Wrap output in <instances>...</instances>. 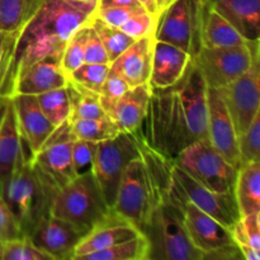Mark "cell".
Returning <instances> with one entry per match:
<instances>
[{
    "instance_id": "6da1fadb",
    "label": "cell",
    "mask_w": 260,
    "mask_h": 260,
    "mask_svg": "<svg viewBox=\"0 0 260 260\" xmlns=\"http://www.w3.org/2000/svg\"><path fill=\"white\" fill-rule=\"evenodd\" d=\"M207 85L190 62L184 75L167 89H152L139 134L168 159L193 142L207 139Z\"/></svg>"
},
{
    "instance_id": "7a4b0ae2",
    "label": "cell",
    "mask_w": 260,
    "mask_h": 260,
    "mask_svg": "<svg viewBox=\"0 0 260 260\" xmlns=\"http://www.w3.org/2000/svg\"><path fill=\"white\" fill-rule=\"evenodd\" d=\"M98 7V0H40L17 33L14 81L32 63L61 57L68 41L93 22Z\"/></svg>"
},
{
    "instance_id": "3957f363",
    "label": "cell",
    "mask_w": 260,
    "mask_h": 260,
    "mask_svg": "<svg viewBox=\"0 0 260 260\" xmlns=\"http://www.w3.org/2000/svg\"><path fill=\"white\" fill-rule=\"evenodd\" d=\"M140 156L132 159L122 173L112 208L144 231L152 211L167 197L172 183L173 160L144 141L137 132Z\"/></svg>"
},
{
    "instance_id": "277c9868",
    "label": "cell",
    "mask_w": 260,
    "mask_h": 260,
    "mask_svg": "<svg viewBox=\"0 0 260 260\" xmlns=\"http://www.w3.org/2000/svg\"><path fill=\"white\" fill-rule=\"evenodd\" d=\"M0 194L12 211L23 236H29L38 222L50 215L56 190L35 169L24 141L12 174L0 188Z\"/></svg>"
},
{
    "instance_id": "5b68a950",
    "label": "cell",
    "mask_w": 260,
    "mask_h": 260,
    "mask_svg": "<svg viewBox=\"0 0 260 260\" xmlns=\"http://www.w3.org/2000/svg\"><path fill=\"white\" fill-rule=\"evenodd\" d=\"M168 200L177 206L183 225L190 240L208 259H244L234 243L230 229L193 205L173 180L168 189Z\"/></svg>"
},
{
    "instance_id": "8992f818",
    "label": "cell",
    "mask_w": 260,
    "mask_h": 260,
    "mask_svg": "<svg viewBox=\"0 0 260 260\" xmlns=\"http://www.w3.org/2000/svg\"><path fill=\"white\" fill-rule=\"evenodd\" d=\"M142 234L149 241V260H206L190 240L177 206L165 197L152 211Z\"/></svg>"
},
{
    "instance_id": "52a82bcc",
    "label": "cell",
    "mask_w": 260,
    "mask_h": 260,
    "mask_svg": "<svg viewBox=\"0 0 260 260\" xmlns=\"http://www.w3.org/2000/svg\"><path fill=\"white\" fill-rule=\"evenodd\" d=\"M111 210L91 172L76 175L56 192L50 215L73 223L88 233Z\"/></svg>"
},
{
    "instance_id": "ba28073f",
    "label": "cell",
    "mask_w": 260,
    "mask_h": 260,
    "mask_svg": "<svg viewBox=\"0 0 260 260\" xmlns=\"http://www.w3.org/2000/svg\"><path fill=\"white\" fill-rule=\"evenodd\" d=\"M173 162L208 189L218 193H234L238 169L207 139L193 142L183 149Z\"/></svg>"
},
{
    "instance_id": "9c48e42d",
    "label": "cell",
    "mask_w": 260,
    "mask_h": 260,
    "mask_svg": "<svg viewBox=\"0 0 260 260\" xmlns=\"http://www.w3.org/2000/svg\"><path fill=\"white\" fill-rule=\"evenodd\" d=\"M202 0H174L159 14L154 38L170 43L194 57L202 48Z\"/></svg>"
},
{
    "instance_id": "30bf717a",
    "label": "cell",
    "mask_w": 260,
    "mask_h": 260,
    "mask_svg": "<svg viewBox=\"0 0 260 260\" xmlns=\"http://www.w3.org/2000/svg\"><path fill=\"white\" fill-rule=\"evenodd\" d=\"M259 57V41H254L235 47H202L192 61L207 88L221 89L240 78Z\"/></svg>"
},
{
    "instance_id": "8fae6325",
    "label": "cell",
    "mask_w": 260,
    "mask_h": 260,
    "mask_svg": "<svg viewBox=\"0 0 260 260\" xmlns=\"http://www.w3.org/2000/svg\"><path fill=\"white\" fill-rule=\"evenodd\" d=\"M140 156V145L136 134L119 132L117 136L98 142L91 173L95 177L103 197L109 207H113L126 165Z\"/></svg>"
},
{
    "instance_id": "7c38bea8",
    "label": "cell",
    "mask_w": 260,
    "mask_h": 260,
    "mask_svg": "<svg viewBox=\"0 0 260 260\" xmlns=\"http://www.w3.org/2000/svg\"><path fill=\"white\" fill-rule=\"evenodd\" d=\"M69 121L55 128L42 147L30 155V161L40 177L57 192L76 177L73 165V142Z\"/></svg>"
},
{
    "instance_id": "4fadbf2b",
    "label": "cell",
    "mask_w": 260,
    "mask_h": 260,
    "mask_svg": "<svg viewBox=\"0 0 260 260\" xmlns=\"http://www.w3.org/2000/svg\"><path fill=\"white\" fill-rule=\"evenodd\" d=\"M260 63L254 61L246 73L218 89L235 124L238 136L245 132L260 113Z\"/></svg>"
},
{
    "instance_id": "5bb4252c",
    "label": "cell",
    "mask_w": 260,
    "mask_h": 260,
    "mask_svg": "<svg viewBox=\"0 0 260 260\" xmlns=\"http://www.w3.org/2000/svg\"><path fill=\"white\" fill-rule=\"evenodd\" d=\"M172 177L183 194L193 205L197 206L200 210L210 215L228 229L233 228L236 221L241 217L234 193H218L208 189L192 177H189L187 173L179 169L174 162H173Z\"/></svg>"
},
{
    "instance_id": "9a60e30c",
    "label": "cell",
    "mask_w": 260,
    "mask_h": 260,
    "mask_svg": "<svg viewBox=\"0 0 260 260\" xmlns=\"http://www.w3.org/2000/svg\"><path fill=\"white\" fill-rule=\"evenodd\" d=\"M207 140L236 169L241 167L235 124L218 89L212 88L207 89Z\"/></svg>"
},
{
    "instance_id": "2e32d148",
    "label": "cell",
    "mask_w": 260,
    "mask_h": 260,
    "mask_svg": "<svg viewBox=\"0 0 260 260\" xmlns=\"http://www.w3.org/2000/svg\"><path fill=\"white\" fill-rule=\"evenodd\" d=\"M141 235L144 234L136 225L119 215L114 208H111L108 213L81 238L71 260H80L86 254L111 248Z\"/></svg>"
},
{
    "instance_id": "e0dca14e",
    "label": "cell",
    "mask_w": 260,
    "mask_h": 260,
    "mask_svg": "<svg viewBox=\"0 0 260 260\" xmlns=\"http://www.w3.org/2000/svg\"><path fill=\"white\" fill-rule=\"evenodd\" d=\"M84 235L85 233L73 223L47 215L38 222L29 238L52 260H71Z\"/></svg>"
},
{
    "instance_id": "ac0fdd59",
    "label": "cell",
    "mask_w": 260,
    "mask_h": 260,
    "mask_svg": "<svg viewBox=\"0 0 260 260\" xmlns=\"http://www.w3.org/2000/svg\"><path fill=\"white\" fill-rule=\"evenodd\" d=\"M12 98L20 137L33 155L45 145L56 127L42 112L36 95L17 94Z\"/></svg>"
},
{
    "instance_id": "d6986e66",
    "label": "cell",
    "mask_w": 260,
    "mask_h": 260,
    "mask_svg": "<svg viewBox=\"0 0 260 260\" xmlns=\"http://www.w3.org/2000/svg\"><path fill=\"white\" fill-rule=\"evenodd\" d=\"M151 86L150 84L128 89L121 98L111 103L102 104L107 117L116 124L119 132L136 134L141 129L142 122L149 107Z\"/></svg>"
},
{
    "instance_id": "ffe728a7",
    "label": "cell",
    "mask_w": 260,
    "mask_h": 260,
    "mask_svg": "<svg viewBox=\"0 0 260 260\" xmlns=\"http://www.w3.org/2000/svg\"><path fill=\"white\" fill-rule=\"evenodd\" d=\"M154 42V36L136 40L109 63V70L123 79L129 88L149 84Z\"/></svg>"
},
{
    "instance_id": "44dd1931",
    "label": "cell",
    "mask_w": 260,
    "mask_h": 260,
    "mask_svg": "<svg viewBox=\"0 0 260 260\" xmlns=\"http://www.w3.org/2000/svg\"><path fill=\"white\" fill-rule=\"evenodd\" d=\"M68 85V75L61 66V57H46L32 63L15 78L13 95H38Z\"/></svg>"
},
{
    "instance_id": "7402d4cb",
    "label": "cell",
    "mask_w": 260,
    "mask_h": 260,
    "mask_svg": "<svg viewBox=\"0 0 260 260\" xmlns=\"http://www.w3.org/2000/svg\"><path fill=\"white\" fill-rule=\"evenodd\" d=\"M190 62L192 56L189 53L170 43L155 40L150 86L152 89H167L174 85L184 75Z\"/></svg>"
},
{
    "instance_id": "603a6c76",
    "label": "cell",
    "mask_w": 260,
    "mask_h": 260,
    "mask_svg": "<svg viewBox=\"0 0 260 260\" xmlns=\"http://www.w3.org/2000/svg\"><path fill=\"white\" fill-rule=\"evenodd\" d=\"M23 140L12 96L0 98V188L17 164Z\"/></svg>"
},
{
    "instance_id": "cb8c5ba5",
    "label": "cell",
    "mask_w": 260,
    "mask_h": 260,
    "mask_svg": "<svg viewBox=\"0 0 260 260\" xmlns=\"http://www.w3.org/2000/svg\"><path fill=\"white\" fill-rule=\"evenodd\" d=\"M248 42L260 41V0H208Z\"/></svg>"
},
{
    "instance_id": "d4e9b609",
    "label": "cell",
    "mask_w": 260,
    "mask_h": 260,
    "mask_svg": "<svg viewBox=\"0 0 260 260\" xmlns=\"http://www.w3.org/2000/svg\"><path fill=\"white\" fill-rule=\"evenodd\" d=\"M96 17L107 24L118 28L135 40L154 36L157 19L141 7L103 8L98 9Z\"/></svg>"
},
{
    "instance_id": "484cf974",
    "label": "cell",
    "mask_w": 260,
    "mask_h": 260,
    "mask_svg": "<svg viewBox=\"0 0 260 260\" xmlns=\"http://www.w3.org/2000/svg\"><path fill=\"white\" fill-rule=\"evenodd\" d=\"M201 43L202 47H235L248 41L225 19L220 13L206 4L203 5L201 22Z\"/></svg>"
},
{
    "instance_id": "4316f807",
    "label": "cell",
    "mask_w": 260,
    "mask_h": 260,
    "mask_svg": "<svg viewBox=\"0 0 260 260\" xmlns=\"http://www.w3.org/2000/svg\"><path fill=\"white\" fill-rule=\"evenodd\" d=\"M234 197L241 217L260 212V161L246 162L239 168Z\"/></svg>"
},
{
    "instance_id": "83f0119b",
    "label": "cell",
    "mask_w": 260,
    "mask_h": 260,
    "mask_svg": "<svg viewBox=\"0 0 260 260\" xmlns=\"http://www.w3.org/2000/svg\"><path fill=\"white\" fill-rule=\"evenodd\" d=\"M230 231L244 259L260 260V212L240 217Z\"/></svg>"
},
{
    "instance_id": "f1b7e54d",
    "label": "cell",
    "mask_w": 260,
    "mask_h": 260,
    "mask_svg": "<svg viewBox=\"0 0 260 260\" xmlns=\"http://www.w3.org/2000/svg\"><path fill=\"white\" fill-rule=\"evenodd\" d=\"M68 89L70 94V116L68 121L108 118L98 94L80 88L69 80Z\"/></svg>"
},
{
    "instance_id": "f546056e",
    "label": "cell",
    "mask_w": 260,
    "mask_h": 260,
    "mask_svg": "<svg viewBox=\"0 0 260 260\" xmlns=\"http://www.w3.org/2000/svg\"><path fill=\"white\" fill-rule=\"evenodd\" d=\"M149 241L145 235L111 248L86 254L80 260H149Z\"/></svg>"
},
{
    "instance_id": "4dcf8cb0",
    "label": "cell",
    "mask_w": 260,
    "mask_h": 260,
    "mask_svg": "<svg viewBox=\"0 0 260 260\" xmlns=\"http://www.w3.org/2000/svg\"><path fill=\"white\" fill-rule=\"evenodd\" d=\"M40 0H0V32L17 35Z\"/></svg>"
},
{
    "instance_id": "1f68e13d",
    "label": "cell",
    "mask_w": 260,
    "mask_h": 260,
    "mask_svg": "<svg viewBox=\"0 0 260 260\" xmlns=\"http://www.w3.org/2000/svg\"><path fill=\"white\" fill-rule=\"evenodd\" d=\"M38 104L55 127L66 122L70 116V94L68 85L36 95Z\"/></svg>"
},
{
    "instance_id": "d6a6232c",
    "label": "cell",
    "mask_w": 260,
    "mask_h": 260,
    "mask_svg": "<svg viewBox=\"0 0 260 260\" xmlns=\"http://www.w3.org/2000/svg\"><path fill=\"white\" fill-rule=\"evenodd\" d=\"M71 134L76 140L90 142H102L119 134V129L109 118L74 119L69 121Z\"/></svg>"
},
{
    "instance_id": "836d02e7",
    "label": "cell",
    "mask_w": 260,
    "mask_h": 260,
    "mask_svg": "<svg viewBox=\"0 0 260 260\" xmlns=\"http://www.w3.org/2000/svg\"><path fill=\"white\" fill-rule=\"evenodd\" d=\"M90 24L96 32V35L99 36V38H101L104 48H106L109 63L116 60L126 48H128L136 41L135 38L129 37L128 35L122 32L118 28L104 23L96 15Z\"/></svg>"
},
{
    "instance_id": "e575fe53",
    "label": "cell",
    "mask_w": 260,
    "mask_h": 260,
    "mask_svg": "<svg viewBox=\"0 0 260 260\" xmlns=\"http://www.w3.org/2000/svg\"><path fill=\"white\" fill-rule=\"evenodd\" d=\"M15 38L17 35L0 32V98L13 96Z\"/></svg>"
},
{
    "instance_id": "d590c367",
    "label": "cell",
    "mask_w": 260,
    "mask_h": 260,
    "mask_svg": "<svg viewBox=\"0 0 260 260\" xmlns=\"http://www.w3.org/2000/svg\"><path fill=\"white\" fill-rule=\"evenodd\" d=\"M0 260H52V258L41 250L29 236H19L2 241Z\"/></svg>"
},
{
    "instance_id": "8d00e7d4",
    "label": "cell",
    "mask_w": 260,
    "mask_h": 260,
    "mask_svg": "<svg viewBox=\"0 0 260 260\" xmlns=\"http://www.w3.org/2000/svg\"><path fill=\"white\" fill-rule=\"evenodd\" d=\"M108 73L109 63L84 62L80 68L76 69L68 76V80L99 95L102 85L108 76Z\"/></svg>"
},
{
    "instance_id": "74e56055",
    "label": "cell",
    "mask_w": 260,
    "mask_h": 260,
    "mask_svg": "<svg viewBox=\"0 0 260 260\" xmlns=\"http://www.w3.org/2000/svg\"><path fill=\"white\" fill-rule=\"evenodd\" d=\"M88 28L89 25L80 28L63 47L62 55H61V66H62V70L65 71L68 76L85 62L84 47H85Z\"/></svg>"
},
{
    "instance_id": "f35d334b",
    "label": "cell",
    "mask_w": 260,
    "mask_h": 260,
    "mask_svg": "<svg viewBox=\"0 0 260 260\" xmlns=\"http://www.w3.org/2000/svg\"><path fill=\"white\" fill-rule=\"evenodd\" d=\"M238 149L241 165L260 161V113L254 118L249 128L238 136Z\"/></svg>"
},
{
    "instance_id": "ab89813d",
    "label": "cell",
    "mask_w": 260,
    "mask_h": 260,
    "mask_svg": "<svg viewBox=\"0 0 260 260\" xmlns=\"http://www.w3.org/2000/svg\"><path fill=\"white\" fill-rule=\"evenodd\" d=\"M96 142L74 140L73 142V165L76 175L89 173L93 169L94 157L96 152Z\"/></svg>"
},
{
    "instance_id": "60d3db41",
    "label": "cell",
    "mask_w": 260,
    "mask_h": 260,
    "mask_svg": "<svg viewBox=\"0 0 260 260\" xmlns=\"http://www.w3.org/2000/svg\"><path fill=\"white\" fill-rule=\"evenodd\" d=\"M84 60L90 63H109L108 55L106 52L101 38L96 35L91 24H89L86 35L85 47H84Z\"/></svg>"
},
{
    "instance_id": "b9f144b4",
    "label": "cell",
    "mask_w": 260,
    "mask_h": 260,
    "mask_svg": "<svg viewBox=\"0 0 260 260\" xmlns=\"http://www.w3.org/2000/svg\"><path fill=\"white\" fill-rule=\"evenodd\" d=\"M129 88L126 84V81L122 78H119L118 75H116L114 73H112L109 70L108 76L104 80L103 85H102L101 93H99V96H101L102 104L111 103V102L117 101L118 98H121L124 93H126Z\"/></svg>"
},
{
    "instance_id": "7bdbcfd3",
    "label": "cell",
    "mask_w": 260,
    "mask_h": 260,
    "mask_svg": "<svg viewBox=\"0 0 260 260\" xmlns=\"http://www.w3.org/2000/svg\"><path fill=\"white\" fill-rule=\"evenodd\" d=\"M19 236H23L19 230V226H18L12 211L5 203L4 198L0 194V240H10V239L19 238Z\"/></svg>"
},
{
    "instance_id": "ee69618b",
    "label": "cell",
    "mask_w": 260,
    "mask_h": 260,
    "mask_svg": "<svg viewBox=\"0 0 260 260\" xmlns=\"http://www.w3.org/2000/svg\"><path fill=\"white\" fill-rule=\"evenodd\" d=\"M98 9L103 8H139L141 5L136 0H98ZM142 8V7H141Z\"/></svg>"
},
{
    "instance_id": "f6af8a7d",
    "label": "cell",
    "mask_w": 260,
    "mask_h": 260,
    "mask_svg": "<svg viewBox=\"0 0 260 260\" xmlns=\"http://www.w3.org/2000/svg\"><path fill=\"white\" fill-rule=\"evenodd\" d=\"M137 3H139L140 5H141L142 8H144L145 10H146L149 14L154 15V17H159L160 14V9L159 7H157V3L156 0H136Z\"/></svg>"
},
{
    "instance_id": "bcb514c9",
    "label": "cell",
    "mask_w": 260,
    "mask_h": 260,
    "mask_svg": "<svg viewBox=\"0 0 260 260\" xmlns=\"http://www.w3.org/2000/svg\"><path fill=\"white\" fill-rule=\"evenodd\" d=\"M173 2H174V0H156L157 7H159V9H160V13H161V10H164L168 5L172 4Z\"/></svg>"
},
{
    "instance_id": "7dc6e473",
    "label": "cell",
    "mask_w": 260,
    "mask_h": 260,
    "mask_svg": "<svg viewBox=\"0 0 260 260\" xmlns=\"http://www.w3.org/2000/svg\"><path fill=\"white\" fill-rule=\"evenodd\" d=\"M202 2H203V3H206V2H208V0H202Z\"/></svg>"
},
{
    "instance_id": "c3c4849f",
    "label": "cell",
    "mask_w": 260,
    "mask_h": 260,
    "mask_svg": "<svg viewBox=\"0 0 260 260\" xmlns=\"http://www.w3.org/2000/svg\"><path fill=\"white\" fill-rule=\"evenodd\" d=\"M0 248H2V240H0Z\"/></svg>"
}]
</instances>
